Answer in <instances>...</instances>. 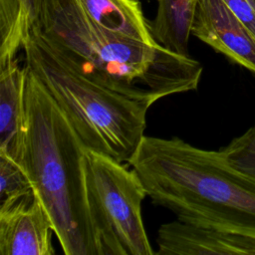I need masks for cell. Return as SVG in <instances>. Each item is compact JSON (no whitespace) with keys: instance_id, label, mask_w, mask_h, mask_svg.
I'll list each match as a JSON object with an SVG mask.
<instances>
[{"instance_id":"1","label":"cell","mask_w":255,"mask_h":255,"mask_svg":"<svg viewBox=\"0 0 255 255\" xmlns=\"http://www.w3.org/2000/svg\"><path fill=\"white\" fill-rule=\"evenodd\" d=\"M128 164L152 203L178 220L255 238V176L230 165L218 150L177 136L144 135Z\"/></svg>"},{"instance_id":"2","label":"cell","mask_w":255,"mask_h":255,"mask_svg":"<svg viewBox=\"0 0 255 255\" xmlns=\"http://www.w3.org/2000/svg\"><path fill=\"white\" fill-rule=\"evenodd\" d=\"M37 25L84 75L150 106L199 85L198 61L114 33L75 0H43Z\"/></svg>"},{"instance_id":"3","label":"cell","mask_w":255,"mask_h":255,"mask_svg":"<svg viewBox=\"0 0 255 255\" xmlns=\"http://www.w3.org/2000/svg\"><path fill=\"white\" fill-rule=\"evenodd\" d=\"M85 151L66 115L26 67L25 125L18 163L47 210L66 255H99L86 200Z\"/></svg>"},{"instance_id":"4","label":"cell","mask_w":255,"mask_h":255,"mask_svg":"<svg viewBox=\"0 0 255 255\" xmlns=\"http://www.w3.org/2000/svg\"><path fill=\"white\" fill-rule=\"evenodd\" d=\"M22 50L25 66L45 86L86 149L128 163L144 136L151 106L84 75L37 24Z\"/></svg>"},{"instance_id":"5","label":"cell","mask_w":255,"mask_h":255,"mask_svg":"<svg viewBox=\"0 0 255 255\" xmlns=\"http://www.w3.org/2000/svg\"><path fill=\"white\" fill-rule=\"evenodd\" d=\"M83 174L89 216L99 255H152L141 203L147 196L133 168L86 149Z\"/></svg>"},{"instance_id":"6","label":"cell","mask_w":255,"mask_h":255,"mask_svg":"<svg viewBox=\"0 0 255 255\" xmlns=\"http://www.w3.org/2000/svg\"><path fill=\"white\" fill-rule=\"evenodd\" d=\"M191 34L255 74V36L223 0H198Z\"/></svg>"},{"instance_id":"7","label":"cell","mask_w":255,"mask_h":255,"mask_svg":"<svg viewBox=\"0 0 255 255\" xmlns=\"http://www.w3.org/2000/svg\"><path fill=\"white\" fill-rule=\"evenodd\" d=\"M52 220L33 193L0 209L1 255H54Z\"/></svg>"},{"instance_id":"8","label":"cell","mask_w":255,"mask_h":255,"mask_svg":"<svg viewBox=\"0 0 255 255\" xmlns=\"http://www.w3.org/2000/svg\"><path fill=\"white\" fill-rule=\"evenodd\" d=\"M155 241L158 255H255V238L178 219L162 224Z\"/></svg>"},{"instance_id":"9","label":"cell","mask_w":255,"mask_h":255,"mask_svg":"<svg viewBox=\"0 0 255 255\" xmlns=\"http://www.w3.org/2000/svg\"><path fill=\"white\" fill-rule=\"evenodd\" d=\"M26 67L17 58L0 67V153L18 162L25 125Z\"/></svg>"},{"instance_id":"10","label":"cell","mask_w":255,"mask_h":255,"mask_svg":"<svg viewBox=\"0 0 255 255\" xmlns=\"http://www.w3.org/2000/svg\"><path fill=\"white\" fill-rule=\"evenodd\" d=\"M75 1L89 17L104 28L151 46H158L138 0Z\"/></svg>"},{"instance_id":"11","label":"cell","mask_w":255,"mask_h":255,"mask_svg":"<svg viewBox=\"0 0 255 255\" xmlns=\"http://www.w3.org/2000/svg\"><path fill=\"white\" fill-rule=\"evenodd\" d=\"M150 31L155 42L166 50L189 56L188 42L198 0H156Z\"/></svg>"},{"instance_id":"12","label":"cell","mask_w":255,"mask_h":255,"mask_svg":"<svg viewBox=\"0 0 255 255\" xmlns=\"http://www.w3.org/2000/svg\"><path fill=\"white\" fill-rule=\"evenodd\" d=\"M43 0H0V67L17 58L38 23Z\"/></svg>"},{"instance_id":"13","label":"cell","mask_w":255,"mask_h":255,"mask_svg":"<svg viewBox=\"0 0 255 255\" xmlns=\"http://www.w3.org/2000/svg\"><path fill=\"white\" fill-rule=\"evenodd\" d=\"M35 193L24 168L11 157L0 153V209Z\"/></svg>"},{"instance_id":"14","label":"cell","mask_w":255,"mask_h":255,"mask_svg":"<svg viewBox=\"0 0 255 255\" xmlns=\"http://www.w3.org/2000/svg\"><path fill=\"white\" fill-rule=\"evenodd\" d=\"M218 151L230 165L255 176V124Z\"/></svg>"},{"instance_id":"15","label":"cell","mask_w":255,"mask_h":255,"mask_svg":"<svg viewBox=\"0 0 255 255\" xmlns=\"http://www.w3.org/2000/svg\"><path fill=\"white\" fill-rule=\"evenodd\" d=\"M255 36V8L247 0H223Z\"/></svg>"}]
</instances>
